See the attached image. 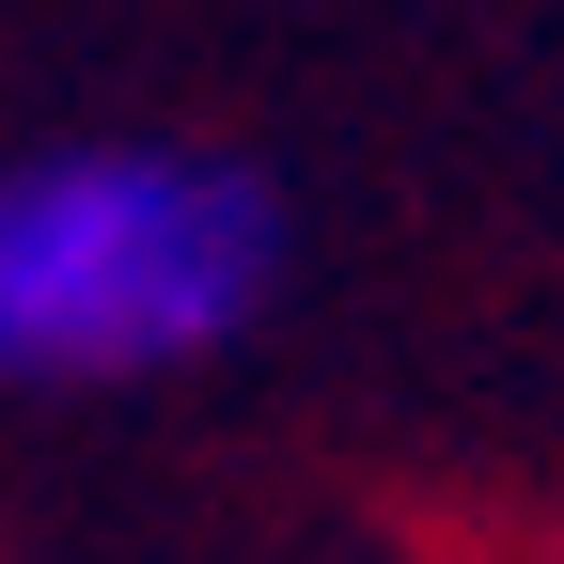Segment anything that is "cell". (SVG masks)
Returning a JSON list of instances; mask_svg holds the SVG:
<instances>
[{
  "mask_svg": "<svg viewBox=\"0 0 564 564\" xmlns=\"http://www.w3.org/2000/svg\"><path fill=\"white\" fill-rule=\"evenodd\" d=\"M282 204L188 141H63L0 173V377L126 392L267 314Z\"/></svg>",
  "mask_w": 564,
  "mask_h": 564,
  "instance_id": "1",
  "label": "cell"
}]
</instances>
